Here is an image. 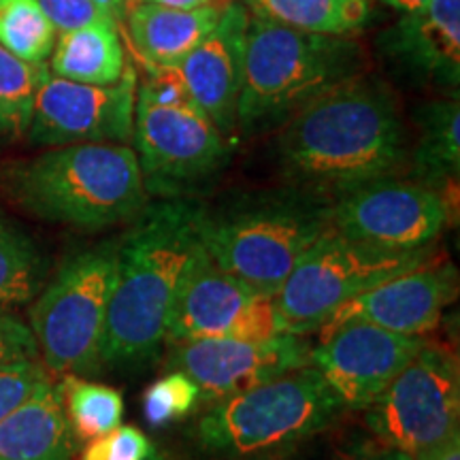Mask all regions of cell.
Wrapping results in <instances>:
<instances>
[{
  "mask_svg": "<svg viewBox=\"0 0 460 460\" xmlns=\"http://www.w3.org/2000/svg\"><path fill=\"white\" fill-rule=\"evenodd\" d=\"M279 128L275 156L284 177L322 199L401 175L410 164L393 92L365 73L322 92Z\"/></svg>",
  "mask_w": 460,
  "mask_h": 460,
  "instance_id": "6da1fadb",
  "label": "cell"
},
{
  "mask_svg": "<svg viewBox=\"0 0 460 460\" xmlns=\"http://www.w3.org/2000/svg\"><path fill=\"white\" fill-rule=\"evenodd\" d=\"M203 211L186 197L147 203L118 241L102 365H141L158 354L181 273L200 241Z\"/></svg>",
  "mask_w": 460,
  "mask_h": 460,
  "instance_id": "7a4b0ae2",
  "label": "cell"
},
{
  "mask_svg": "<svg viewBox=\"0 0 460 460\" xmlns=\"http://www.w3.org/2000/svg\"><path fill=\"white\" fill-rule=\"evenodd\" d=\"M433 250L386 252L326 230L295 264L273 303L281 332L312 335L332 314L379 281L433 261Z\"/></svg>",
  "mask_w": 460,
  "mask_h": 460,
  "instance_id": "ba28073f",
  "label": "cell"
},
{
  "mask_svg": "<svg viewBox=\"0 0 460 460\" xmlns=\"http://www.w3.org/2000/svg\"><path fill=\"white\" fill-rule=\"evenodd\" d=\"M92 3L99 4L101 9H105L107 13L115 20V24L119 26V31H124L126 15H128V7H126L124 0H92Z\"/></svg>",
  "mask_w": 460,
  "mask_h": 460,
  "instance_id": "e575fe53",
  "label": "cell"
},
{
  "mask_svg": "<svg viewBox=\"0 0 460 460\" xmlns=\"http://www.w3.org/2000/svg\"><path fill=\"white\" fill-rule=\"evenodd\" d=\"M345 411L314 365L214 402L199 420V441L224 458L279 456L329 429Z\"/></svg>",
  "mask_w": 460,
  "mask_h": 460,
  "instance_id": "8992f818",
  "label": "cell"
},
{
  "mask_svg": "<svg viewBox=\"0 0 460 460\" xmlns=\"http://www.w3.org/2000/svg\"><path fill=\"white\" fill-rule=\"evenodd\" d=\"M379 54L420 84L458 92L460 0H429L379 37Z\"/></svg>",
  "mask_w": 460,
  "mask_h": 460,
  "instance_id": "ac0fdd59",
  "label": "cell"
},
{
  "mask_svg": "<svg viewBox=\"0 0 460 460\" xmlns=\"http://www.w3.org/2000/svg\"><path fill=\"white\" fill-rule=\"evenodd\" d=\"M48 262L31 234L0 211V312L34 301L45 286Z\"/></svg>",
  "mask_w": 460,
  "mask_h": 460,
  "instance_id": "cb8c5ba5",
  "label": "cell"
},
{
  "mask_svg": "<svg viewBox=\"0 0 460 460\" xmlns=\"http://www.w3.org/2000/svg\"><path fill=\"white\" fill-rule=\"evenodd\" d=\"M56 386L75 439L88 444L122 424L124 396L119 390L88 382L82 376H62Z\"/></svg>",
  "mask_w": 460,
  "mask_h": 460,
  "instance_id": "d4e9b609",
  "label": "cell"
},
{
  "mask_svg": "<svg viewBox=\"0 0 460 460\" xmlns=\"http://www.w3.org/2000/svg\"><path fill=\"white\" fill-rule=\"evenodd\" d=\"M124 3H126V7H135V4H139V3H143V0H124Z\"/></svg>",
  "mask_w": 460,
  "mask_h": 460,
  "instance_id": "f35d334b",
  "label": "cell"
},
{
  "mask_svg": "<svg viewBox=\"0 0 460 460\" xmlns=\"http://www.w3.org/2000/svg\"><path fill=\"white\" fill-rule=\"evenodd\" d=\"M278 335L281 326L273 296L217 267L199 241L172 298L166 341L216 337L267 341Z\"/></svg>",
  "mask_w": 460,
  "mask_h": 460,
  "instance_id": "7c38bea8",
  "label": "cell"
},
{
  "mask_svg": "<svg viewBox=\"0 0 460 460\" xmlns=\"http://www.w3.org/2000/svg\"><path fill=\"white\" fill-rule=\"evenodd\" d=\"M418 146L410 154L411 180L447 192L456 188L460 171V105L458 94L433 101L418 113Z\"/></svg>",
  "mask_w": 460,
  "mask_h": 460,
  "instance_id": "7402d4cb",
  "label": "cell"
},
{
  "mask_svg": "<svg viewBox=\"0 0 460 460\" xmlns=\"http://www.w3.org/2000/svg\"><path fill=\"white\" fill-rule=\"evenodd\" d=\"M0 190L37 220L79 230L132 222L149 203L135 149L73 143L0 166Z\"/></svg>",
  "mask_w": 460,
  "mask_h": 460,
  "instance_id": "3957f363",
  "label": "cell"
},
{
  "mask_svg": "<svg viewBox=\"0 0 460 460\" xmlns=\"http://www.w3.org/2000/svg\"><path fill=\"white\" fill-rule=\"evenodd\" d=\"M156 454L149 437L132 424H119L109 433L90 439L79 460H152Z\"/></svg>",
  "mask_w": 460,
  "mask_h": 460,
  "instance_id": "f1b7e54d",
  "label": "cell"
},
{
  "mask_svg": "<svg viewBox=\"0 0 460 460\" xmlns=\"http://www.w3.org/2000/svg\"><path fill=\"white\" fill-rule=\"evenodd\" d=\"M132 143L147 194L181 197L230 158L228 139L197 102L163 105L137 92Z\"/></svg>",
  "mask_w": 460,
  "mask_h": 460,
  "instance_id": "30bf717a",
  "label": "cell"
},
{
  "mask_svg": "<svg viewBox=\"0 0 460 460\" xmlns=\"http://www.w3.org/2000/svg\"><path fill=\"white\" fill-rule=\"evenodd\" d=\"M429 0H384V4H388L390 9L399 11V13H410V11H416L424 7Z\"/></svg>",
  "mask_w": 460,
  "mask_h": 460,
  "instance_id": "8d00e7d4",
  "label": "cell"
},
{
  "mask_svg": "<svg viewBox=\"0 0 460 460\" xmlns=\"http://www.w3.org/2000/svg\"><path fill=\"white\" fill-rule=\"evenodd\" d=\"M452 217V200L411 177H382L331 200V226L386 252L433 250Z\"/></svg>",
  "mask_w": 460,
  "mask_h": 460,
  "instance_id": "8fae6325",
  "label": "cell"
},
{
  "mask_svg": "<svg viewBox=\"0 0 460 460\" xmlns=\"http://www.w3.org/2000/svg\"><path fill=\"white\" fill-rule=\"evenodd\" d=\"M75 437L58 386H39L9 416L0 420V460H73Z\"/></svg>",
  "mask_w": 460,
  "mask_h": 460,
  "instance_id": "ffe728a7",
  "label": "cell"
},
{
  "mask_svg": "<svg viewBox=\"0 0 460 460\" xmlns=\"http://www.w3.org/2000/svg\"><path fill=\"white\" fill-rule=\"evenodd\" d=\"M48 65H32L0 45V135L24 137Z\"/></svg>",
  "mask_w": 460,
  "mask_h": 460,
  "instance_id": "484cf974",
  "label": "cell"
},
{
  "mask_svg": "<svg viewBox=\"0 0 460 460\" xmlns=\"http://www.w3.org/2000/svg\"><path fill=\"white\" fill-rule=\"evenodd\" d=\"M331 460H411V456L373 437V439L356 441V444L341 447Z\"/></svg>",
  "mask_w": 460,
  "mask_h": 460,
  "instance_id": "d6a6232c",
  "label": "cell"
},
{
  "mask_svg": "<svg viewBox=\"0 0 460 460\" xmlns=\"http://www.w3.org/2000/svg\"><path fill=\"white\" fill-rule=\"evenodd\" d=\"M411 460H460V433H452L439 444L427 447Z\"/></svg>",
  "mask_w": 460,
  "mask_h": 460,
  "instance_id": "836d02e7",
  "label": "cell"
},
{
  "mask_svg": "<svg viewBox=\"0 0 460 460\" xmlns=\"http://www.w3.org/2000/svg\"><path fill=\"white\" fill-rule=\"evenodd\" d=\"M39 358L31 326L13 312H0V365Z\"/></svg>",
  "mask_w": 460,
  "mask_h": 460,
  "instance_id": "1f68e13d",
  "label": "cell"
},
{
  "mask_svg": "<svg viewBox=\"0 0 460 460\" xmlns=\"http://www.w3.org/2000/svg\"><path fill=\"white\" fill-rule=\"evenodd\" d=\"M331 228V200L301 188L250 194L203 211L200 245L217 267L275 296L305 252Z\"/></svg>",
  "mask_w": 460,
  "mask_h": 460,
  "instance_id": "277c9868",
  "label": "cell"
},
{
  "mask_svg": "<svg viewBox=\"0 0 460 460\" xmlns=\"http://www.w3.org/2000/svg\"><path fill=\"white\" fill-rule=\"evenodd\" d=\"M122 31L107 24H92L60 32L49 56V73L77 84L111 85L126 73Z\"/></svg>",
  "mask_w": 460,
  "mask_h": 460,
  "instance_id": "44dd1931",
  "label": "cell"
},
{
  "mask_svg": "<svg viewBox=\"0 0 460 460\" xmlns=\"http://www.w3.org/2000/svg\"><path fill=\"white\" fill-rule=\"evenodd\" d=\"M365 411L382 444L413 458L458 430L460 373L450 349L427 341Z\"/></svg>",
  "mask_w": 460,
  "mask_h": 460,
  "instance_id": "9c48e42d",
  "label": "cell"
},
{
  "mask_svg": "<svg viewBox=\"0 0 460 460\" xmlns=\"http://www.w3.org/2000/svg\"><path fill=\"white\" fill-rule=\"evenodd\" d=\"M312 365L343 410H367L429 339L399 335L365 320L320 329Z\"/></svg>",
  "mask_w": 460,
  "mask_h": 460,
  "instance_id": "5bb4252c",
  "label": "cell"
},
{
  "mask_svg": "<svg viewBox=\"0 0 460 460\" xmlns=\"http://www.w3.org/2000/svg\"><path fill=\"white\" fill-rule=\"evenodd\" d=\"M239 460H281L279 456H275V458H271V456H261V458H239Z\"/></svg>",
  "mask_w": 460,
  "mask_h": 460,
  "instance_id": "74e56055",
  "label": "cell"
},
{
  "mask_svg": "<svg viewBox=\"0 0 460 460\" xmlns=\"http://www.w3.org/2000/svg\"><path fill=\"white\" fill-rule=\"evenodd\" d=\"M226 3L200 9H171L139 3L128 9L126 31L143 65L177 66L214 31Z\"/></svg>",
  "mask_w": 460,
  "mask_h": 460,
  "instance_id": "d6986e66",
  "label": "cell"
},
{
  "mask_svg": "<svg viewBox=\"0 0 460 460\" xmlns=\"http://www.w3.org/2000/svg\"><path fill=\"white\" fill-rule=\"evenodd\" d=\"M39 4L58 34L92 24H107V22L115 24L113 17L92 0H39Z\"/></svg>",
  "mask_w": 460,
  "mask_h": 460,
  "instance_id": "4dcf8cb0",
  "label": "cell"
},
{
  "mask_svg": "<svg viewBox=\"0 0 460 460\" xmlns=\"http://www.w3.org/2000/svg\"><path fill=\"white\" fill-rule=\"evenodd\" d=\"M137 82L132 66L111 85L68 82L48 68L34 99L28 141L41 147L130 141Z\"/></svg>",
  "mask_w": 460,
  "mask_h": 460,
  "instance_id": "4fadbf2b",
  "label": "cell"
},
{
  "mask_svg": "<svg viewBox=\"0 0 460 460\" xmlns=\"http://www.w3.org/2000/svg\"><path fill=\"white\" fill-rule=\"evenodd\" d=\"M152 460H163V456H160V454L156 452V454H154V456H152Z\"/></svg>",
  "mask_w": 460,
  "mask_h": 460,
  "instance_id": "ab89813d",
  "label": "cell"
},
{
  "mask_svg": "<svg viewBox=\"0 0 460 460\" xmlns=\"http://www.w3.org/2000/svg\"><path fill=\"white\" fill-rule=\"evenodd\" d=\"M456 267L450 262L435 264L430 261L360 292L339 307L324 326L365 320L399 335L424 337L439 326L441 315L456 298Z\"/></svg>",
  "mask_w": 460,
  "mask_h": 460,
  "instance_id": "2e32d148",
  "label": "cell"
},
{
  "mask_svg": "<svg viewBox=\"0 0 460 460\" xmlns=\"http://www.w3.org/2000/svg\"><path fill=\"white\" fill-rule=\"evenodd\" d=\"M200 388L183 371L171 369L143 393V413L152 427H164L175 420L188 418L200 405Z\"/></svg>",
  "mask_w": 460,
  "mask_h": 460,
  "instance_id": "83f0119b",
  "label": "cell"
},
{
  "mask_svg": "<svg viewBox=\"0 0 460 460\" xmlns=\"http://www.w3.org/2000/svg\"><path fill=\"white\" fill-rule=\"evenodd\" d=\"M56 37L39 0H0V45L13 56L32 65L48 62Z\"/></svg>",
  "mask_w": 460,
  "mask_h": 460,
  "instance_id": "4316f807",
  "label": "cell"
},
{
  "mask_svg": "<svg viewBox=\"0 0 460 460\" xmlns=\"http://www.w3.org/2000/svg\"><path fill=\"white\" fill-rule=\"evenodd\" d=\"M45 379H49V373L39 358L0 365V420L24 402Z\"/></svg>",
  "mask_w": 460,
  "mask_h": 460,
  "instance_id": "f546056e",
  "label": "cell"
},
{
  "mask_svg": "<svg viewBox=\"0 0 460 460\" xmlns=\"http://www.w3.org/2000/svg\"><path fill=\"white\" fill-rule=\"evenodd\" d=\"M169 369L183 371L200 388V399L217 402L312 365V343L303 335H281L267 341L241 339H188L172 343Z\"/></svg>",
  "mask_w": 460,
  "mask_h": 460,
  "instance_id": "9a60e30c",
  "label": "cell"
},
{
  "mask_svg": "<svg viewBox=\"0 0 460 460\" xmlns=\"http://www.w3.org/2000/svg\"><path fill=\"white\" fill-rule=\"evenodd\" d=\"M118 241L90 247L65 261L31 307V331L45 371L90 376L102 365Z\"/></svg>",
  "mask_w": 460,
  "mask_h": 460,
  "instance_id": "52a82bcc",
  "label": "cell"
},
{
  "mask_svg": "<svg viewBox=\"0 0 460 460\" xmlns=\"http://www.w3.org/2000/svg\"><path fill=\"white\" fill-rule=\"evenodd\" d=\"M362 73V51L348 37L301 32L250 13L237 130L279 128L298 109Z\"/></svg>",
  "mask_w": 460,
  "mask_h": 460,
  "instance_id": "5b68a950",
  "label": "cell"
},
{
  "mask_svg": "<svg viewBox=\"0 0 460 460\" xmlns=\"http://www.w3.org/2000/svg\"><path fill=\"white\" fill-rule=\"evenodd\" d=\"M143 3H154L163 4V7L171 9H200V7H211V4H224L220 0H143Z\"/></svg>",
  "mask_w": 460,
  "mask_h": 460,
  "instance_id": "d590c367",
  "label": "cell"
},
{
  "mask_svg": "<svg viewBox=\"0 0 460 460\" xmlns=\"http://www.w3.org/2000/svg\"><path fill=\"white\" fill-rule=\"evenodd\" d=\"M247 22L243 4L226 3L214 31L177 65L190 96L226 139L237 132Z\"/></svg>",
  "mask_w": 460,
  "mask_h": 460,
  "instance_id": "e0dca14e",
  "label": "cell"
},
{
  "mask_svg": "<svg viewBox=\"0 0 460 460\" xmlns=\"http://www.w3.org/2000/svg\"><path fill=\"white\" fill-rule=\"evenodd\" d=\"M252 15L301 32L348 37L371 17V0H241Z\"/></svg>",
  "mask_w": 460,
  "mask_h": 460,
  "instance_id": "603a6c76",
  "label": "cell"
}]
</instances>
